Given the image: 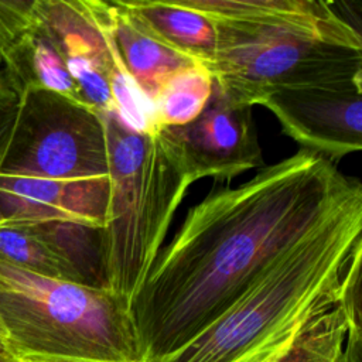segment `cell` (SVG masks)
<instances>
[{"label": "cell", "instance_id": "obj_1", "mask_svg": "<svg viewBox=\"0 0 362 362\" xmlns=\"http://www.w3.org/2000/svg\"><path fill=\"white\" fill-rule=\"evenodd\" d=\"M362 199L358 180L300 148L189 208L127 303L141 362H161L222 317L290 249Z\"/></svg>", "mask_w": 362, "mask_h": 362}, {"label": "cell", "instance_id": "obj_2", "mask_svg": "<svg viewBox=\"0 0 362 362\" xmlns=\"http://www.w3.org/2000/svg\"><path fill=\"white\" fill-rule=\"evenodd\" d=\"M211 20L205 66L230 106L262 105L287 89L362 82V37L328 1L182 0Z\"/></svg>", "mask_w": 362, "mask_h": 362}, {"label": "cell", "instance_id": "obj_3", "mask_svg": "<svg viewBox=\"0 0 362 362\" xmlns=\"http://www.w3.org/2000/svg\"><path fill=\"white\" fill-rule=\"evenodd\" d=\"M362 257V199L283 255L212 325L161 362H264L337 305Z\"/></svg>", "mask_w": 362, "mask_h": 362}, {"label": "cell", "instance_id": "obj_4", "mask_svg": "<svg viewBox=\"0 0 362 362\" xmlns=\"http://www.w3.org/2000/svg\"><path fill=\"white\" fill-rule=\"evenodd\" d=\"M110 175L107 223L99 230L106 288L126 304L163 247L191 181L158 132L129 129L116 112L100 113Z\"/></svg>", "mask_w": 362, "mask_h": 362}, {"label": "cell", "instance_id": "obj_5", "mask_svg": "<svg viewBox=\"0 0 362 362\" xmlns=\"http://www.w3.org/2000/svg\"><path fill=\"white\" fill-rule=\"evenodd\" d=\"M0 322L16 358L141 362L123 300L3 260Z\"/></svg>", "mask_w": 362, "mask_h": 362}, {"label": "cell", "instance_id": "obj_6", "mask_svg": "<svg viewBox=\"0 0 362 362\" xmlns=\"http://www.w3.org/2000/svg\"><path fill=\"white\" fill-rule=\"evenodd\" d=\"M0 177L59 185L109 178L100 113L42 88L23 90Z\"/></svg>", "mask_w": 362, "mask_h": 362}, {"label": "cell", "instance_id": "obj_7", "mask_svg": "<svg viewBox=\"0 0 362 362\" xmlns=\"http://www.w3.org/2000/svg\"><path fill=\"white\" fill-rule=\"evenodd\" d=\"M35 23L61 57L82 103L98 113L113 112L112 82L126 71L110 34L107 1L35 0Z\"/></svg>", "mask_w": 362, "mask_h": 362}, {"label": "cell", "instance_id": "obj_8", "mask_svg": "<svg viewBox=\"0 0 362 362\" xmlns=\"http://www.w3.org/2000/svg\"><path fill=\"white\" fill-rule=\"evenodd\" d=\"M187 178L218 181L264 167L252 107L230 106L215 89L204 110L184 126L158 130Z\"/></svg>", "mask_w": 362, "mask_h": 362}, {"label": "cell", "instance_id": "obj_9", "mask_svg": "<svg viewBox=\"0 0 362 362\" xmlns=\"http://www.w3.org/2000/svg\"><path fill=\"white\" fill-rule=\"evenodd\" d=\"M262 106L300 148L332 163L362 147V82L280 90Z\"/></svg>", "mask_w": 362, "mask_h": 362}, {"label": "cell", "instance_id": "obj_10", "mask_svg": "<svg viewBox=\"0 0 362 362\" xmlns=\"http://www.w3.org/2000/svg\"><path fill=\"white\" fill-rule=\"evenodd\" d=\"M107 8L110 34L119 59L133 83L154 106L164 86L197 62L148 35L122 1H107Z\"/></svg>", "mask_w": 362, "mask_h": 362}, {"label": "cell", "instance_id": "obj_11", "mask_svg": "<svg viewBox=\"0 0 362 362\" xmlns=\"http://www.w3.org/2000/svg\"><path fill=\"white\" fill-rule=\"evenodd\" d=\"M133 20L170 49L204 66L211 61L215 27L208 17L182 0H120Z\"/></svg>", "mask_w": 362, "mask_h": 362}, {"label": "cell", "instance_id": "obj_12", "mask_svg": "<svg viewBox=\"0 0 362 362\" xmlns=\"http://www.w3.org/2000/svg\"><path fill=\"white\" fill-rule=\"evenodd\" d=\"M0 260L34 274L83 284L69 262L25 223H0Z\"/></svg>", "mask_w": 362, "mask_h": 362}, {"label": "cell", "instance_id": "obj_13", "mask_svg": "<svg viewBox=\"0 0 362 362\" xmlns=\"http://www.w3.org/2000/svg\"><path fill=\"white\" fill-rule=\"evenodd\" d=\"M348 331V315L341 301L307 322L284 346L264 362H337Z\"/></svg>", "mask_w": 362, "mask_h": 362}, {"label": "cell", "instance_id": "obj_14", "mask_svg": "<svg viewBox=\"0 0 362 362\" xmlns=\"http://www.w3.org/2000/svg\"><path fill=\"white\" fill-rule=\"evenodd\" d=\"M212 90V75L201 64H194L175 75L154 100L156 129L192 122L206 106Z\"/></svg>", "mask_w": 362, "mask_h": 362}, {"label": "cell", "instance_id": "obj_15", "mask_svg": "<svg viewBox=\"0 0 362 362\" xmlns=\"http://www.w3.org/2000/svg\"><path fill=\"white\" fill-rule=\"evenodd\" d=\"M35 0H0V62L34 21Z\"/></svg>", "mask_w": 362, "mask_h": 362}, {"label": "cell", "instance_id": "obj_16", "mask_svg": "<svg viewBox=\"0 0 362 362\" xmlns=\"http://www.w3.org/2000/svg\"><path fill=\"white\" fill-rule=\"evenodd\" d=\"M21 93L6 69H0V156L14 124Z\"/></svg>", "mask_w": 362, "mask_h": 362}, {"label": "cell", "instance_id": "obj_17", "mask_svg": "<svg viewBox=\"0 0 362 362\" xmlns=\"http://www.w3.org/2000/svg\"><path fill=\"white\" fill-rule=\"evenodd\" d=\"M337 362H362V325H349Z\"/></svg>", "mask_w": 362, "mask_h": 362}, {"label": "cell", "instance_id": "obj_18", "mask_svg": "<svg viewBox=\"0 0 362 362\" xmlns=\"http://www.w3.org/2000/svg\"><path fill=\"white\" fill-rule=\"evenodd\" d=\"M16 362H98L85 359H48V358H16Z\"/></svg>", "mask_w": 362, "mask_h": 362}, {"label": "cell", "instance_id": "obj_19", "mask_svg": "<svg viewBox=\"0 0 362 362\" xmlns=\"http://www.w3.org/2000/svg\"><path fill=\"white\" fill-rule=\"evenodd\" d=\"M0 362H16V356L7 348L6 342L0 339Z\"/></svg>", "mask_w": 362, "mask_h": 362}, {"label": "cell", "instance_id": "obj_20", "mask_svg": "<svg viewBox=\"0 0 362 362\" xmlns=\"http://www.w3.org/2000/svg\"><path fill=\"white\" fill-rule=\"evenodd\" d=\"M0 339L6 342V331H4L3 325H1V322H0Z\"/></svg>", "mask_w": 362, "mask_h": 362}]
</instances>
